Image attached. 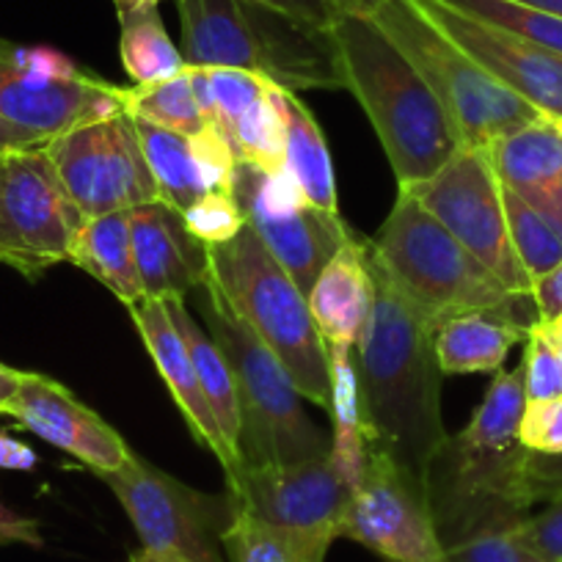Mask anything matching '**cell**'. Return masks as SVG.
Segmentation results:
<instances>
[{"label":"cell","mask_w":562,"mask_h":562,"mask_svg":"<svg viewBox=\"0 0 562 562\" xmlns=\"http://www.w3.org/2000/svg\"><path fill=\"white\" fill-rule=\"evenodd\" d=\"M370 243V240H367ZM372 306L356 345L361 422L367 447L392 458L419 483L450 434L441 419L436 328L372 262Z\"/></svg>","instance_id":"1"},{"label":"cell","mask_w":562,"mask_h":562,"mask_svg":"<svg viewBox=\"0 0 562 562\" xmlns=\"http://www.w3.org/2000/svg\"><path fill=\"white\" fill-rule=\"evenodd\" d=\"M527 408L524 370L494 372L467 428L447 436L430 458L425 491L441 549L496 527H516L532 510L529 450L518 439Z\"/></svg>","instance_id":"2"},{"label":"cell","mask_w":562,"mask_h":562,"mask_svg":"<svg viewBox=\"0 0 562 562\" xmlns=\"http://www.w3.org/2000/svg\"><path fill=\"white\" fill-rule=\"evenodd\" d=\"M331 36L342 89L364 108L397 188L434 177L463 147L456 122L434 89L370 14H345Z\"/></svg>","instance_id":"3"},{"label":"cell","mask_w":562,"mask_h":562,"mask_svg":"<svg viewBox=\"0 0 562 562\" xmlns=\"http://www.w3.org/2000/svg\"><path fill=\"white\" fill-rule=\"evenodd\" d=\"M191 67L257 72L288 91L342 89L331 31L301 25L257 0H177Z\"/></svg>","instance_id":"4"},{"label":"cell","mask_w":562,"mask_h":562,"mask_svg":"<svg viewBox=\"0 0 562 562\" xmlns=\"http://www.w3.org/2000/svg\"><path fill=\"white\" fill-rule=\"evenodd\" d=\"M193 310L224 350L240 403L243 463H299L326 458L331 439L304 411V394L273 350L232 312L210 270L193 290Z\"/></svg>","instance_id":"5"},{"label":"cell","mask_w":562,"mask_h":562,"mask_svg":"<svg viewBox=\"0 0 562 562\" xmlns=\"http://www.w3.org/2000/svg\"><path fill=\"white\" fill-rule=\"evenodd\" d=\"M207 270L237 317L284 364L304 400L328 408V350L310 301L273 259L251 224L221 246H207Z\"/></svg>","instance_id":"6"},{"label":"cell","mask_w":562,"mask_h":562,"mask_svg":"<svg viewBox=\"0 0 562 562\" xmlns=\"http://www.w3.org/2000/svg\"><path fill=\"white\" fill-rule=\"evenodd\" d=\"M370 257L434 328L463 312L532 304V299L502 288V281L405 191L397 193L370 240Z\"/></svg>","instance_id":"7"},{"label":"cell","mask_w":562,"mask_h":562,"mask_svg":"<svg viewBox=\"0 0 562 562\" xmlns=\"http://www.w3.org/2000/svg\"><path fill=\"white\" fill-rule=\"evenodd\" d=\"M367 14L434 89L456 122L463 147L488 149L502 135L546 119L538 108L491 78L416 7V0H375Z\"/></svg>","instance_id":"8"},{"label":"cell","mask_w":562,"mask_h":562,"mask_svg":"<svg viewBox=\"0 0 562 562\" xmlns=\"http://www.w3.org/2000/svg\"><path fill=\"white\" fill-rule=\"evenodd\" d=\"M400 191L411 193L485 270L513 295L532 299V281L524 273L510 243L505 188L496 177L488 149L461 147L434 177Z\"/></svg>","instance_id":"9"},{"label":"cell","mask_w":562,"mask_h":562,"mask_svg":"<svg viewBox=\"0 0 562 562\" xmlns=\"http://www.w3.org/2000/svg\"><path fill=\"white\" fill-rule=\"evenodd\" d=\"M86 215L64 188L45 147L7 155L0 182V265L29 281L69 262Z\"/></svg>","instance_id":"10"},{"label":"cell","mask_w":562,"mask_h":562,"mask_svg":"<svg viewBox=\"0 0 562 562\" xmlns=\"http://www.w3.org/2000/svg\"><path fill=\"white\" fill-rule=\"evenodd\" d=\"M100 480L127 513L144 549L175 551L193 562H226L221 535L235 513L229 494H202L140 456Z\"/></svg>","instance_id":"11"},{"label":"cell","mask_w":562,"mask_h":562,"mask_svg":"<svg viewBox=\"0 0 562 562\" xmlns=\"http://www.w3.org/2000/svg\"><path fill=\"white\" fill-rule=\"evenodd\" d=\"M45 153L86 218L160 202L130 113L67 130L47 140Z\"/></svg>","instance_id":"12"},{"label":"cell","mask_w":562,"mask_h":562,"mask_svg":"<svg viewBox=\"0 0 562 562\" xmlns=\"http://www.w3.org/2000/svg\"><path fill=\"white\" fill-rule=\"evenodd\" d=\"M339 538L356 540L386 562H445L425 483L370 447Z\"/></svg>","instance_id":"13"},{"label":"cell","mask_w":562,"mask_h":562,"mask_svg":"<svg viewBox=\"0 0 562 562\" xmlns=\"http://www.w3.org/2000/svg\"><path fill=\"white\" fill-rule=\"evenodd\" d=\"M232 505L273 527L334 543L342 529L353 485L331 452L299 463H243L226 477Z\"/></svg>","instance_id":"14"},{"label":"cell","mask_w":562,"mask_h":562,"mask_svg":"<svg viewBox=\"0 0 562 562\" xmlns=\"http://www.w3.org/2000/svg\"><path fill=\"white\" fill-rule=\"evenodd\" d=\"M416 7L491 78L538 108L546 119L562 124V56H554L510 31L469 18L441 0H416Z\"/></svg>","instance_id":"15"},{"label":"cell","mask_w":562,"mask_h":562,"mask_svg":"<svg viewBox=\"0 0 562 562\" xmlns=\"http://www.w3.org/2000/svg\"><path fill=\"white\" fill-rule=\"evenodd\" d=\"M0 40V119L50 140L80 124L124 111V86L86 69L78 78H45L20 69Z\"/></svg>","instance_id":"16"},{"label":"cell","mask_w":562,"mask_h":562,"mask_svg":"<svg viewBox=\"0 0 562 562\" xmlns=\"http://www.w3.org/2000/svg\"><path fill=\"white\" fill-rule=\"evenodd\" d=\"M9 416L47 445L100 474L116 472L135 456L127 441L94 408L80 403L64 383L40 372H23Z\"/></svg>","instance_id":"17"},{"label":"cell","mask_w":562,"mask_h":562,"mask_svg":"<svg viewBox=\"0 0 562 562\" xmlns=\"http://www.w3.org/2000/svg\"><path fill=\"white\" fill-rule=\"evenodd\" d=\"M127 215L144 295L155 301L188 299L207 276V246L193 237L180 210L166 202L140 204Z\"/></svg>","instance_id":"18"},{"label":"cell","mask_w":562,"mask_h":562,"mask_svg":"<svg viewBox=\"0 0 562 562\" xmlns=\"http://www.w3.org/2000/svg\"><path fill=\"white\" fill-rule=\"evenodd\" d=\"M130 317H133L135 331L144 339V348H147L149 359L158 367L160 378L169 386V394L175 397L177 408L186 416L188 428H191L193 439L204 447V450L213 452L218 458V463L224 467L226 477L240 469V463L235 461V456L226 447L224 436L218 430V422H215L213 411H210L207 400H204L202 386H199L196 370H193L191 353H188V345L182 339L180 328H177L175 317L169 315V306L166 301L144 299L140 304L127 306Z\"/></svg>","instance_id":"19"},{"label":"cell","mask_w":562,"mask_h":562,"mask_svg":"<svg viewBox=\"0 0 562 562\" xmlns=\"http://www.w3.org/2000/svg\"><path fill=\"white\" fill-rule=\"evenodd\" d=\"M306 301L323 345L356 350L372 306L370 243L353 232L321 270Z\"/></svg>","instance_id":"20"},{"label":"cell","mask_w":562,"mask_h":562,"mask_svg":"<svg viewBox=\"0 0 562 562\" xmlns=\"http://www.w3.org/2000/svg\"><path fill=\"white\" fill-rule=\"evenodd\" d=\"M488 155L502 186L562 229V124L543 119L502 135Z\"/></svg>","instance_id":"21"},{"label":"cell","mask_w":562,"mask_h":562,"mask_svg":"<svg viewBox=\"0 0 562 562\" xmlns=\"http://www.w3.org/2000/svg\"><path fill=\"white\" fill-rule=\"evenodd\" d=\"M248 224L257 229L259 240L265 243L276 262L288 270L290 279L299 284L304 295H310L312 284L317 281L321 270L331 262L334 254L342 243L353 235L339 213H326L315 204H304L290 215H254Z\"/></svg>","instance_id":"22"},{"label":"cell","mask_w":562,"mask_h":562,"mask_svg":"<svg viewBox=\"0 0 562 562\" xmlns=\"http://www.w3.org/2000/svg\"><path fill=\"white\" fill-rule=\"evenodd\" d=\"M524 306H496L450 317L436 328V359L445 375L499 372L513 345L524 342L532 323H524Z\"/></svg>","instance_id":"23"},{"label":"cell","mask_w":562,"mask_h":562,"mask_svg":"<svg viewBox=\"0 0 562 562\" xmlns=\"http://www.w3.org/2000/svg\"><path fill=\"white\" fill-rule=\"evenodd\" d=\"M69 262L100 281L124 306H135L147 299L140 288L138 265H135L127 213L86 218L69 248Z\"/></svg>","instance_id":"24"},{"label":"cell","mask_w":562,"mask_h":562,"mask_svg":"<svg viewBox=\"0 0 562 562\" xmlns=\"http://www.w3.org/2000/svg\"><path fill=\"white\" fill-rule=\"evenodd\" d=\"M169 315L175 317L177 328H180L182 339L191 353L193 370H196L199 386H202L204 400H207L210 411H213L218 430L224 436L226 447L235 456V461L243 467V452H240V403H237V383L232 375V367L226 361L224 350L215 345L210 337L207 328L199 326L193 312L186 306V299L166 301Z\"/></svg>","instance_id":"25"},{"label":"cell","mask_w":562,"mask_h":562,"mask_svg":"<svg viewBox=\"0 0 562 562\" xmlns=\"http://www.w3.org/2000/svg\"><path fill=\"white\" fill-rule=\"evenodd\" d=\"M281 111H284V127H288L284 169L299 180L306 202L326 213H339L331 153H328V140L315 113L301 102L295 91L288 89H281Z\"/></svg>","instance_id":"26"},{"label":"cell","mask_w":562,"mask_h":562,"mask_svg":"<svg viewBox=\"0 0 562 562\" xmlns=\"http://www.w3.org/2000/svg\"><path fill=\"white\" fill-rule=\"evenodd\" d=\"M119 14V56L133 86L169 80L188 67L180 47L171 42L155 3Z\"/></svg>","instance_id":"27"},{"label":"cell","mask_w":562,"mask_h":562,"mask_svg":"<svg viewBox=\"0 0 562 562\" xmlns=\"http://www.w3.org/2000/svg\"><path fill=\"white\" fill-rule=\"evenodd\" d=\"M328 350V389L331 403L328 411L334 416L331 458L350 485L359 483L361 469L367 463V436L361 422L359 372H356V350L326 348Z\"/></svg>","instance_id":"28"},{"label":"cell","mask_w":562,"mask_h":562,"mask_svg":"<svg viewBox=\"0 0 562 562\" xmlns=\"http://www.w3.org/2000/svg\"><path fill=\"white\" fill-rule=\"evenodd\" d=\"M135 130H138L140 149L158 186L160 202L186 213L193 202L207 193L199 175L191 138L175 130L158 127V124L140 122V119H135Z\"/></svg>","instance_id":"29"},{"label":"cell","mask_w":562,"mask_h":562,"mask_svg":"<svg viewBox=\"0 0 562 562\" xmlns=\"http://www.w3.org/2000/svg\"><path fill=\"white\" fill-rule=\"evenodd\" d=\"M226 562H326L331 543L273 527L235 507L221 535Z\"/></svg>","instance_id":"30"},{"label":"cell","mask_w":562,"mask_h":562,"mask_svg":"<svg viewBox=\"0 0 562 562\" xmlns=\"http://www.w3.org/2000/svg\"><path fill=\"white\" fill-rule=\"evenodd\" d=\"M124 113L140 119V122L175 130V133L188 135V138L210 127L202 105H199L188 67L175 78L160 80V83L130 86V89L124 86Z\"/></svg>","instance_id":"31"},{"label":"cell","mask_w":562,"mask_h":562,"mask_svg":"<svg viewBox=\"0 0 562 562\" xmlns=\"http://www.w3.org/2000/svg\"><path fill=\"white\" fill-rule=\"evenodd\" d=\"M193 89H196L199 105H202L204 119L210 127L221 130L229 138L237 119L270 89L273 80L262 78L257 72L232 67H191Z\"/></svg>","instance_id":"32"},{"label":"cell","mask_w":562,"mask_h":562,"mask_svg":"<svg viewBox=\"0 0 562 562\" xmlns=\"http://www.w3.org/2000/svg\"><path fill=\"white\" fill-rule=\"evenodd\" d=\"M229 144L243 164L257 166L268 175L284 169L288 127H284V111H281V86L270 83V89L237 119Z\"/></svg>","instance_id":"33"},{"label":"cell","mask_w":562,"mask_h":562,"mask_svg":"<svg viewBox=\"0 0 562 562\" xmlns=\"http://www.w3.org/2000/svg\"><path fill=\"white\" fill-rule=\"evenodd\" d=\"M505 215L513 251H516L524 273L535 284V281L543 279L546 273H551L562 262V229H557L546 215H540L532 204H527L521 196L507 191V188Z\"/></svg>","instance_id":"34"},{"label":"cell","mask_w":562,"mask_h":562,"mask_svg":"<svg viewBox=\"0 0 562 562\" xmlns=\"http://www.w3.org/2000/svg\"><path fill=\"white\" fill-rule=\"evenodd\" d=\"M441 3L496 29L510 31L554 56H562V18L524 7L516 0H441Z\"/></svg>","instance_id":"35"},{"label":"cell","mask_w":562,"mask_h":562,"mask_svg":"<svg viewBox=\"0 0 562 562\" xmlns=\"http://www.w3.org/2000/svg\"><path fill=\"white\" fill-rule=\"evenodd\" d=\"M527 348H524L521 370H524V392L527 403L560 397L562 394V367L543 323L535 321L527 331Z\"/></svg>","instance_id":"36"},{"label":"cell","mask_w":562,"mask_h":562,"mask_svg":"<svg viewBox=\"0 0 562 562\" xmlns=\"http://www.w3.org/2000/svg\"><path fill=\"white\" fill-rule=\"evenodd\" d=\"M188 229L193 232L199 243L204 246H221L237 237V232L248 224L246 213L235 202L232 193H204L199 202L182 213Z\"/></svg>","instance_id":"37"},{"label":"cell","mask_w":562,"mask_h":562,"mask_svg":"<svg viewBox=\"0 0 562 562\" xmlns=\"http://www.w3.org/2000/svg\"><path fill=\"white\" fill-rule=\"evenodd\" d=\"M518 527L521 524L472 535V538L445 549V562H543L524 543Z\"/></svg>","instance_id":"38"},{"label":"cell","mask_w":562,"mask_h":562,"mask_svg":"<svg viewBox=\"0 0 562 562\" xmlns=\"http://www.w3.org/2000/svg\"><path fill=\"white\" fill-rule=\"evenodd\" d=\"M193 155H196L199 175H202L204 191L207 193H232L235 171L240 158L221 130L207 127L191 138Z\"/></svg>","instance_id":"39"},{"label":"cell","mask_w":562,"mask_h":562,"mask_svg":"<svg viewBox=\"0 0 562 562\" xmlns=\"http://www.w3.org/2000/svg\"><path fill=\"white\" fill-rule=\"evenodd\" d=\"M257 3L317 31H331L345 14H367L375 7V0H257Z\"/></svg>","instance_id":"40"},{"label":"cell","mask_w":562,"mask_h":562,"mask_svg":"<svg viewBox=\"0 0 562 562\" xmlns=\"http://www.w3.org/2000/svg\"><path fill=\"white\" fill-rule=\"evenodd\" d=\"M518 439L529 452H543V456L562 452V394L540 403H527Z\"/></svg>","instance_id":"41"},{"label":"cell","mask_w":562,"mask_h":562,"mask_svg":"<svg viewBox=\"0 0 562 562\" xmlns=\"http://www.w3.org/2000/svg\"><path fill=\"white\" fill-rule=\"evenodd\" d=\"M518 532L540 560L562 562V496L546 502L540 513H529Z\"/></svg>","instance_id":"42"},{"label":"cell","mask_w":562,"mask_h":562,"mask_svg":"<svg viewBox=\"0 0 562 562\" xmlns=\"http://www.w3.org/2000/svg\"><path fill=\"white\" fill-rule=\"evenodd\" d=\"M527 491L532 502H549L554 496H562V452H557V456L529 452Z\"/></svg>","instance_id":"43"},{"label":"cell","mask_w":562,"mask_h":562,"mask_svg":"<svg viewBox=\"0 0 562 562\" xmlns=\"http://www.w3.org/2000/svg\"><path fill=\"white\" fill-rule=\"evenodd\" d=\"M529 295H532L535 321L551 323L562 317V262L551 273H546L543 279L535 281Z\"/></svg>","instance_id":"44"},{"label":"cell","mask_w":562,"mask_h":562,"mask_svg":"<svg viewBox=\"0 0 562 562\" xmlns=\"http://www.w3.org/2000/svg\"><path fill=\"white\" fill-rule=\"evenodd\" d=\"M23 543V546H42L40 521L29 516H20L18 510L0 502V546Z\"/></svg>","instance_id":"45"},{"label":"cell","mask_w":562,"mask_h":562,"mask_svg":"<svg viewBox=\"0 0 562 562\" xmlns=\"http://www.w3.org/2000/svg\"><path fill=\"white\" fill-rule=\"evenodd\" d=\"M36 463H40V456L34 452V447L14 439L7 430H0V469H7V472H31V469H36Z\"/></svg>","instance_id":"46"},{"label":"cell","mask_w":562,"mask_h":562,"mask_svg":"<svg viewBox=\"0 0 562 562\" xmlns=\"http://www.w3.org/2000/svg\"><path fill=\"white\" fill-rule=\"evenodd\" d=\"M47 140L40 135L29 133V130H20L14 124H9L7 119H0V155L18 153V149H34L45 147Z\"/></svg>","instance_id":"47"},{"label":"cell","mask_w":562,"mask_h":562,"mask_svg":"<svg viewBox=\"0 0 562 562\" xmlns=\"http://www.w3.org/2000/svg\"><path fill=\"white\" fill-rule=\"evenodd\" d=\"M23 372L18 367H9L0 361V416H9L14 397H18V389L23 383Z\"/></svg>","instance_id":"48"},{"label":"cell","mask_w":562,"mask_h":562,"mask_svg":"<svg viewBox=\"0 0 562 562\" xmlns=\"http://www.w3.org/2000/svg\"><path fill=\"white\" fill-rule=\"evenodd\" d=\"M130 562H193V560H188V557L182 554H175V551H155L140 546L138 551L130 554Z\"/></svg>","instance_id":"49"},{"label":"cell","mask_w":562,"mask_h":562,"mask_svg":"<svg viewBox=\"0 0 562 562\" xmlns=\"http://www.w3.org/2000/svg\"><path fill=\"white\" fill-rule=\"evenodd\" d=\"M516 3L540 9V12L546 14H554V18H562V0H516Z\"/></svg>","instance_id":"50"},{"label":"cell","mask_w":562,"mask_h":562,"mask_svg":"<svg viewBox=\"0 0 562 562\" xmlns=\"http://www.w3.org/2000/svg\"><path fill=\"white\" fill-rule=\"evenodd\" d=\"M543 328H546V334H549L551 345H554L557 356H560V367H562V317H557V321H551V323H543Z\"/></svg>","instance_id":"51"},{"label":"cell","mask_w":562,"mask_h":562,"mask_svg":"<svg viewBox=\"0 0 562 562\" xmlns=\"http://www.w3.org/2000/svg\"><path fill=\"white\" fill-rule=\"evenodd\" d=\"M113 7H116V12H127V9H135V7H147V3H155L158 7L160 0H111Z\"/></svg>","instance_id":"52"},{"label":"cell","mask_w":562,"mask_h":562,"mask_svg":"<svg viewBox=\"0 0 562 562\" xmlns=\"http://www.w3.org/2000/svg\"><path fill=\"white\" fill-rule=\"evenodd\" d=\"M3 166H7V155H0V182H3Z\"/></svg>","instance_id":"53"}]
</instances>
